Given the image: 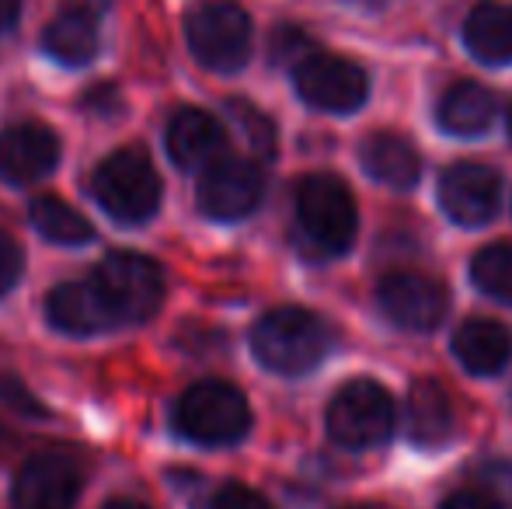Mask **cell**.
Segmentation results:
<instances>
[{
  "mask_svg": "<svg viewBox=\"0 0 512 509\" xmlns=\"http://www.w3.org/2000/svg\"><path fill=\"white\" fill-rule=\"evenodd\" d=\"M209 509H276V506H272L262 492L248 489V485L230 482V485H223V489L216 492Z\"/></svg>",
  "mask_w": 512,
  "mask_h": 509,
  "instance_id": "obj_25",
  "label": "cell"
},
{
  "mask_svg": "<svg viewBox=\"0 0 512 509\" xmlns=\"http://www.w3.org/2000/svg\"><path fill=\"white\" fill-rule=\"evenodd\" d=\"M46 53L67 67H84L98 53V25L88 11H63L46 25Z\"/></svg>",
  "mask_w": 512,
  "mask_h": 509,
  "instance_id": "obj_20",
  "label": "cell"
},
{
  "mask_svg": "<svg viewBox=\"0 0 512 509\" xmlns=\"http://www.w3.org/2000/svg\"><path fill=\"white\" fill-rule=\"evenodd\" d=\"M32 224L42 238L56 241V245H84L91 241V224L74 210L70 203H63L60 196H39L32 203Z\"/></svg>",
  "mask_w": 512,
  "mask_h": 509,
  "instance_id": "obj_22",
  "label": "cell"
},
{
  "mask_svg": "<svg viewBox=\"0 0 512 509\" xmlns=\"http://www.w3.org/2000/svg\"><path fill=\"white\" fill-rule=\"evenodd\" d=\"M234 119L248 129V140L255 150H262V154H272V150H276V129H272V123L265 116H258L251 105L234 102Z\"/></svg>",
  "mask_w": 512,
  "mask_h": 509,
  "instance_id": "obj_24",
  "label": "cell"
},
{
  "mask_svg": "<svg viewBox=\"0 0 512 509\" xmlns=\"http://www.w3.org/2000/svg\"><path fill=\"white\" fill-rule=\"evenodd\" d=\"M46 318H49V325L67 335H98L119 325L112 304L105 300L102 286H98L95 279L56 286L46 297Z\"/></svg>",
  "mask_w": 512,
  "mask_h": 509,
  "instance_id": "obj_14",
  "label": "cell"
},
{
  "mask_svg": "<svg viewBox=\"0 0 512 509\" xmlns=\"http://www.w3.org/2000/svg\"><path fill=\"white\" fill-rule=\"evenodd\" d=\"M297 217L307 238L328 252H345L356 238V203L349 185L335 175H310L300 182Z\"/></svg>",
  "mask_w": 512,
  "mask_h": 509,
  "instance_id": "obj_7",
  "label": "cell"
},
{
  "mask_svg": "<svg viewBox=\"0 0 512 509\" xmlns=\"http://www.w3.org/2000/svg\"><path fill=\"white\" fill-rule=\"evenodd\" d=\"M474 283L488 293V297L512 304V245L499 241V245H488L474 255Z\"/></svg>",
  "mask_w": 512,
  "mask_h": 509,
  "instance_id": "obj_23",
  "label": "cell"
},
{
  "mask_svg": "<svg viewBox=\"0 0 512 509\" xmlns=\"http://www.w3.org/2000/svg\"><path fill=\"white\" fill-rule=\"evenodd\" d=\"M262 203V171L244 157H220L199 178V210L213 220H241Z\"/></svg>",
  "mask_w": 512,
  "mask_h": 509,
  "instance_id": "obj_11",
  "label": "cell"
},
{
  "mask_svg": "<svg viewBox=\"0 0 512 509\" xmlns=\"http://www.w3.org/2000/svg\"><path fill=\"white\" fill-rule=\"evenodd\" d=\"M394 429V398L377 381H349L328 405V433L349 450L377 447Z\"/></svg>",
  "mask_w": 512,
  "mask_h": 509,
  "instance_id": "obj_6",
  "label": "cell"
},
{
  "mask_svg": "<svg viewBox=\"0 0 512 509\" xmlns=\"http://www.w3.org/2000/svg\"><path fill=\"white\" fill-rule=\"evenodd\" d=\"M509 129H512V119H509Z\"/></svg>",
  "mask_w": 512,
  "mask_h": 509,
  "instance_id": "obj_32",
  "label": "cell"
},
{
  "mask_svg": "<svg viewBox=\"0 0 512 509\" xmlns=\"http://www.w3.org/2000/svg\"><path fill=\"white\" fill-rule=\"evenodd\" d=\"M91 192L108 217H115L119 224H143L161 206V178L147 150L140 147H122L108 154L91 178Z\"/></svg>",
  "mask_w": 512,
  "mask_h": 509,
  "instance_id": "obj_1",
  "label": "cell"
},
{
  "mask_svg": "<svg viewBox=\"0 0 512 509\" xmlns=\"http://www.w3.org/2000/svg\"><path fill=\"white\" fill-rule=\"evenodd\" d=\"M223 143H227L223 126L203 109H182L168 123V154L185 171L203 168V164L209 168L223 150Z\"/></svg>",
  "mask_w": 512,
  "mask_h": 509,
  "instance_id": "obj_15",
  "label": "cell"
},
{
  "mask_svg": "<svg viewBox=\"0 0 512 509\" xmlns=\"http://www.w3.org/2000/svg\"><path fill=\"white\" fill-rule=\"evenodd\" d=\"M185 39L209 70H237L251 56V18L234 0H199L185 14Z\"/></svg>",
  "mask_w": 512,
  "mask_h": 509,
  "instance_id": "obj_4",
  "label": "cell"
},
{
  "mask_svg": "<svg viewBox=\"0 0 512 509\" xmlns=\"http://www.w3.org/2000/svg\"><path fill=\"white\" fill-rule=\"evenodd\" d=\"M502 199V182L488 164L478 161H460L439 182V203L450 213L457 224L478 227L488 224L492 213L499 210Z\"/></svg>",
  "mask_w": 512,
  "mask_h": 509,
  "instance_id": "obj_12",
  "label": "cell"
},
{
  "mask_svg": "<svg viewBox=\"0 0 512 509\" xmlns=\"http://www.w3.org/2000/svg\"><path fill=\"white\" fill-rule=\"evenodd\" d=\"M439 509H499V506H495V499L488 496L485 489H481V492L478 489H464V492H453V496L446 499Z\"/></svg>",
  "mask_w": 512,
  "mask_h": 509,
  "instance_id": "obj_28",
  "label": "cell"
},
{
  "mask_svg": "<svg viewBox=\"0 0 512 509\" xmlns=\"http://www.w3.org/2000/svg\"><path fill=\"white\" fill-rule=\"evenodd\" d=\"M363 168L370 178L391 189H411L422 175V157L398 133H377L363 143Z\"/></svg>",
  "mask_w": 512,
  "mask_h": 509,
  "instance_id": "obj_18",
  "label": "cell"
},
{
  "mask_svg": "<svg viewBox=\"0 0 512 509\" xmlns=\"http://www.w3.org/2000/svg\"><path fill=\"white\" fill-rule=\"evenodd\" d=\"M175 426L178 433L203 447L237 443L251 426L248 398L227 381H199L178 398Z\"/></svg>",
  "mask_w": 512,
  "mask_h": 509,
  "instance_id": "obj_3",
  "label": "cell"
},
{
  "mask_svg": "<svg viewBox=\"0 0 512 509\" xmlns=\"http://www.w3.org/2000/svg\"><path fill=\"white\" fill-rule=\"evenodd\" d=\"M464 42L481 63H509L512 60V11L502 4H478L467 14Z\"/></svg>",
  "mask_w": 512,
  "mask_h": 509,
  "instance_id": "obj_19",
  "label": "cell"
},
{
  "mask_svg": "<svg viewBox=\"0 0 512 509\" xmlns=\"http://www.w3.org/2000/svg\"><path fill=\"white\" fill-rule=\"evenodd\" d=\"M255 356L276 374H307L328 349L324 325L304 307H276L251 332Z\"/></svg>",
  "mask_w": 512,
  "mask_h": 509,
  "instance_id": "obj_2",
  "label": "cell"
},
{
  "mask_svg": "<svg viewBox=\"0 0 512 509\" xmlns=\"http://www.w3.org/2000/svg\"><path fill=\"white\" fill-rule=\"evenodd\" d=\"M60 161V136L42 123L7 126L0 133V178L4 182H35Z\"/></svg>",
  "mask_w": 512,
  "mask_h": 509,
  "instance_id": "obj_13",
  "label": "cell"
},
{
  "mask_svg": "<svg viewBox=\"0 0 512 509\" xmlns=\"http://www.w3.org/2000/svg\"><path fill=\"white\" fill-rule=\"evenodd\" d=\"M453 353L471 374H499L512 356V332L502 321L471 318L453 335Z\"/></svg>",
  "mask_w": 512,
  "mask_h": 509,
  "instance_id": "obj_16",
  "label": "cell"
},
{
  "mask_svg": "<svg viewBox=\"0 0 512 509\" xmlns=\"http://www.w3.org/2000/svg\"><path fill=\"white\" fill-rule=\"evenodd\" d=\"M293 81L300 98L321 112H356L370 91L363 67L328 53H307L293 70Z\"/></svg>",
  "mask_w": 512,
  "mask_h": 509,
  "instance_id": "obj_9",
  "label": "cell"
},
{
  "mask_svg": "<svg viewBox=\"0 0 512 509\" xmlns=\"http://www.w3.org/2000/svg\"><path fill=\"white\" fill-rule=\"evenodd\" d=\"M21 7H25V0H0V32H7L18 21Z\"/></svg>",
  "mask_w": 512,
  "mask_h": 509,
  "instance_id": "obj_30",
  "label": "cell"
},
{
  "mask_svg": "<svg viewBox=\"0 0 512 509\" xmlns=\"http://www.w3.org/2000/svg\"><path fill=\"white\" fill-rule=\"evenodd\" d=\"M95 279L112 304L119 325H136L157 314L164 300V272L157 262L136 252H112L98 262Z\"/></svg>",
  "mask_w": 512,
  "mask_h": 509,
  "instance_id": "obj_5",
  "label": "cell"
},
{
  "mask_svg": "<svg viewBox=\"0 0 512 509\" xmlns=\"http://www.w3.org/2000/svg\"><path fill=\"white\" fill-rule=\"evenodd\" d=\"M105 509H147V506L136 503V499H112V503H105Z\"/></svg>",
  "mask_w": 512,
  "mask_h": 509,
  "instance_id": "obj_31",
  "label": "cell"
},
{
  "mask_svg": "<svg viewBox=\"0 0 512 509\" xmlns=\"http://www.w3.org/2000/svg\"><path fill=\"white\" fill-rule=\"evenodd\" d=\"M84 489V468L67 450H46L21 464L11 509H70Z\"/></svg>",
  "mask_w": 512,
  "mask_h": 509,
  "instance_id": "obj_8",
  "label": "cell"
},
{
  "mask_svg": "<svg viewBox=\"0 0 512 509\" xmlns=\"http://www.w3.org/2000/svg\"><path fill=\"white\" fill-rule=\"evenodd\" d=\"M21 269H25V258H21V248L14 245L7 234H0V293H7L14 283H18Z\"/></svg>",
  "mask_w": 512,
  "mask_h": 509,
  "instance_id": "obj_27",
  "label": "cell"
},
{
  "mask_svg": "<svg viewBox=\"0 0 512 509\" xmlns=\"http://www.w3.org/2000/svg\"><path fill=\"white\" fill-rule=\"evenodd\" d=\"M0 398H4L11 408H18L21 415H35V419H42V415H46V408H42L39 401H35L32 394L25 391V384L14 381V377L0 374Z\"/></svg>",
  "mask_w": 512,
  "mask_h": 509,
  "instance_id": "obj_26",
  "label": "cell"
},
{
  "mask_svg": "<svg viewBox=\"0 0 512 509\" xmlns=\"http://www.w3.org/2000/svg\"><path fill=\"white\" fill-rule=\"evenodd\" d=\"M495 109H499V105H495V95L485 84L460 81V84H453L443 95V102H439V123L457 136H471V133L488 129V123L495 119Z\"/></svg>",
  "mask_w": 512,
  "mask_h": 509,
  "instance_id": "obj_21",
  "label": "cell"
},
{
  "mask_svg": "<svg viewBox=\"0 0 512 509\" xmlns=\"http://www.w3.org/2000/svg\"><path fill=\"white\" fill-rule=\"evenodd\" d=\"M377 304L405 332H432L446 318V290L422 272H391L377 286Z\"/></svg>",
  "mask_w": 512,
  "mask_h": 509,
  "instance_id": "obj_10",
  "label": "cell"
},
{
  "mask_svg": "<svg viewBox=\"0 0 512 509\" xmlns=\"http://www.w3.org/2000/svg\"><path fill=\"white\" fill-rule=\"evenodd\" d=\"M453 401L436 381H418L408 394V436L418 447H443L453 436Z\"/></svg>",
  "mask_w": 512,
  "mask_h": 509,
  "instance_id": "obj_17",
  "label": "cell"
},
{
  "mask_svg": "<svg viewBox=\"0 0 512 509\" xmlns=\"http://www.w3.org/2000/svg\"><path fill=\"white\" fill-rule=\"evenodd\" d=\"M481 482L488 489H499L502 496H512V464H492V468L481 471Z\"/></svg>",
  "mask_w": 512,
  "mask_h": 509,
  "instance_id": "obj_29",
  "label": "cell"
}]
</instances>
